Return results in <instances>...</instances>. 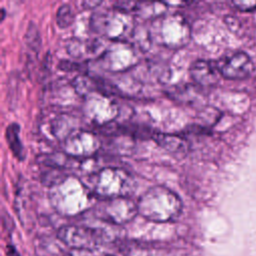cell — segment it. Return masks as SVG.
<instances>
[{
  "instance_id": "cell-1",
  "label": "cell",
  "mask_w": 256,
  "mask_h": 256,
  "mask_svg": "<svg viewBox=\"0 0 256 256\" xmlns=\"http://www.w3.org/2000/svg\"><path fill=\"white\" fill-rule=\"evenodd\" d=\"M182 209L177 194L164 186L149 188L138 200V213L154 222H168L176 219Z\"/></svg>"
},
{
  "instance_id": "cell-2",
  "label": "cell",
  "mask_w": 256,
  "mask_h": 256,
  "mask_svg": "<svg viewBox=\"0 0 256 256\" xmlns=\"http://www.w3.org/2000/svg\"><path fill=\"white\" fill-rule=\"evenodd\" d=\"M57 237L67 246L75 250H91L103 241V233L95 228L65 225L58 232Z\"/></svg>"
},
{
  "instance_id": "cell-3",
  "label": "cell",
  "mask_w": 256,
  "mask_h": 256,
  "mask_svg": "<svg viewBox=\"0 0 256 256\" xmlns=\"http://www.w3.org/2000/svg\"><path fill=\"white\" fill-rule=\"evenodd\" d=\"M217 69L227 79H243L250 75L253 63L245 52L236 51L224 55L216 62Z\"/></svg>"
},
{
  "instance_id": "cell-4",
  "label": "cell",
  "mask_w": 256,
  "mask_h": 256,
  "mask_svg": "<svg viewBox=\"0 0 256 256\" xmlns=\"http://www.w3.org/2000/svg\"><path fill=\"white\" fill-rule=\"evenodd\" d=\"M101 217L113 224L120 225L131 221L138 213L137 204L126 197L106 199L100 207Z\"/></svg>"
},
{
  "instance_id": "cell-5",
  "label": "cell",
  "mask_w": 256,
  "mask_h": 256,
  "mask_svg": "<svg viewBox=\"0 0 256 256\" xmlns=\"http://www.w3.org/2000/svg\"><path fill=\"white\" fill-rule=\"evenodd\" d=\"M219 74L216 63L207 60H197L190 67L192 79L202 87L215 85L219 79Z\"/></svg>"
},
{
  "instance_id": "cell-6",
  "label": "cell",
  "mask_w": 256,
  "mask_h": 256,
  "mask_svg": "<svg viewBox=\"0 0 256 256\" xmlns=\"http://www.w3.org/2000/svg\"><path fill=\"white\" fill-rule=\"evenodd\" d=\"M153 139L165 150L172 153H184L188 150V142L180 135L155 133Z\"/></svg>"
},
{
  "instance_id": "cell-7",
  "label": "cell",
  "mask_w": 256,
  "mask_h": 256,
  "mask_svg": "<svg viewBox=\"0 0 256 256\" xmlns=\"http://www.w3.org/2000/svg\"><path fill=\"white\" fill-rule=\"evenodd\" d=\"M6 140L13 155L20 161H22L25 158V153L20 139V127L17 123H11L7 126Z\"/></svg>"
},
{
  "instance_id": "cell-8",
  "label": "cell",
  "mask_w": 256,
  "mask_h": 256,
  "mask_svg": "<svg viewBox=\"0 0 256 256\" xmlns=\"http://www.w3.org/2000/svg\"><path fill=\"white\" fill-rule=\"evenodd\" d=\"M25 42L26 45L34 52L38 53L41 49L42 42H41V35L39 32L38 27L35 25V23L30 22L27 28V31L25 33Z\"/></svg>"
},
{
  "instance_id": "cell-9",
  "label": "cell",
  "mask_w": 256,
  "mask_h": 256,
  "mask_svg": "<svg viewBox=\"0 0 256 256\" xmlns=\"http://www.w3.org/2000/svg\"><path fill=\"white\" fill-rule=\"evenodd\" d=\"M74 21V13L69 4H62L56 13V23L60 28L69 27Z\"/></svg>"
},
{
  "instance_id": "cell-10",
  "label": "cell",
  "mask_w": 256,
  "mask_h": 256,
  "mask_svg": "<svg viewBox=\"0 0 256 256\" xmlns=\"http://www.w3.org/2000/svg\"><path fill=\"white\" fill-rule=\"evenodd\" d=\"M233 4L242 11H250L256 8V0H237Z\"/></svg>"
},
{
  "instance_id": "cell-11",
  "label": "cell",
  "mask_w": 256,
  "mask_h": 256,
  "mask_svg": "<svg viewBox=\"0 0 256 256\" xmlns=\"http://www.w3.org/2000/svg\"><path fill=\"white\" fill-rule=\"evenodd\" d=\"M102 2L101 1H83L82 5L84 6V8L86 9H92V8H96L97 6H99Z\"/></svg>"
},
{
  "instance_id": "cell-12",
  "label": "cell",
  "mask_w": 256,
  "mask_h": 256,
  "mask_svg": "<svg viewBox=\"0 0 256 256\" xmlns=\"http://www.w3.org/2000/svg\"><path fill=\"white\" fill-rule=\"evenodd\" d=\"M7 256H19V254L13 246H7Z\"/></svg>"
},
{
  "instance_id": "cell-13",
  "label": "cell",
  "mask_w": 256,
  "mask_h": 256,
  "mask_svg": "<svg viewBox=\"0 0 256 256\" xmlns=\"http://www.w3.org/2000/svg\"><path fill=\"white\" fill-rule=\"evenodd\" d=\"M105 256H111V255H105Z\"/></svg>"
}]
</instances>
